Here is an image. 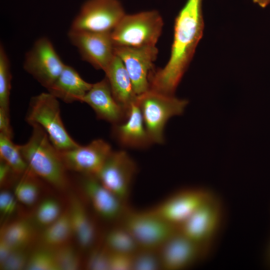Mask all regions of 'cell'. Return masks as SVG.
I'll return each mask as SVG.
<instances>
[{"instance_id": "obj_1", "label": "cell", "mask_w": 270, "mask_h": 270, "mask_svg": "<svg viewBox=\"0 0 270 270\" xmlns=\"http://www.w3.org/2000/svg\"><path fill=\"white\" fill-rule=\"evenodd\" d=\"M203 0H187L176 16L170 58L164 67L154 70L150 88L174 96L194 55L204 32Z\"/></svg>"}, {"instance_id": "obj_2", "label": "cell", "mask_w": 270, "mask_h": 270, "mask_svg": "<svg viewBox=\"0 0 270 270\" xmlns=\"http://www.w3.org/2000/svg\"><path fill=\"white\" fill-rule=\"evenodd\" d=\"M29 140L18 145L28 170L53 186L64 190L68 185L66 168L58 150L53 145L45 131L32 125Z\"/></svg>"}, {"instance_id": "obj_3", "label": "cell", "mask_w": 270, "mask_h": 270, "mask_svg": "<svg viewBox=\"0 0 270 270\" xmlns=\"http://www.w3.org/2000/svg\"><path fill=\"white\" fill-rule=\"evenodd\" d=\"M163 26V19L156 10L126 14L111 32V36L114 46H156Z\"/></svg>"}, {"instance_id": "obj_4", "label": "cell", "mask_w": 270, "mask_h": 270, "mask_svg": "<svg viewBox=\"0 0 270 270\" xmlns=\"http://www.w3.org/2000/svg\"><path fill=\"white\" fill-rule=\"evenodd\" d=\"M26 120L31 126H40L59 151L70 150L79 145L70 136L63 124L58 98L49 92H42L31 98Z\"/></svg>"}, {"instance_id": "obj_5", "label": "cell", "mask_w": 270, "mask_h": 270, "mask_svg": "<svg viewBox=\"0 0 270 270\" xmlns=\"http://www.w3.org/2000/svg\"><path fill=\"white\" fill-rule=\"evenodd\" d=\"M136 102L152 142L160 144L164 142L166 123L172 116L182 114L188 101L150 89L138 96Z\"/></svg>"}, {"instance_id": "obj_6", "label": "cell", "mask_w": 270, "mask_h": 270, "mask_svg": "<svg viewBox=\"0 0 270 270\" xmlns=\"http://www.w3.org/2000/svg\"><path fill=\"white\" fill-rule=\"evenodd\" d=\"M132 234L141 249L158 250L178 228L150 210L136 211L130 208L119 222Z\"/></svg>"}, {"instance_id": "obj_7", "label": "cell", "mask_w": 270, "mask_h": 270, "mask_svg": "<svg viewBox=\"0 0 270 270\" xmlns=\"http://www.w3.org/2000/svg\"><path fill=\"white\" fill-rule=\"evenodd\" d=\"M224 214L222 202L214 196L178 227V232L211 250L222 227Z\"/></svg>"}, {"instance_id": "obj_8", "label": "cell", "mask_w": 270, "mask_h": 270, "mask_svg": "<svg viewBox=\"0 0 270 270\" xmlns=\"http://www.w3.org/2000/svg\"><path fill=\"white\" fill-rule=\"evenodd\" d=\"M125 14L118 0H88L72 22L70 30L111 32Z\"/></svg>"}, {"instance_id": "obj_9", "label": "cell", "mask_w": 270, "mask_h": 270, "mask_svg": "<svg viewBox=\"0 0 270 270\" xmlns=\"http://www.w3.org/2000/svg\"><path fill=\"white\" fill-rule=\"evenodd\" d=\"M214 196L207 188H192L182 189L150 210L178 228Z\"/></svg>"}, {"instance_id": "obj_10", "label": "cell", "mask_w": 270, "mask_h": 270, "mask_svg": "<svg viewBox=\"0 0 270 270\" xmlns=\"http://www.w3.org/2000/svg\"><path fill=\"white\" fill-rule=\"evenodd\" d=\"M65 64L46 37L38 38L25 56L24 70L48 90L57 80Z\"/></svg>"}, {"instance_id": "obj_11", "label": "cell", "mask_w": 270, "mask_h": 270, "mask_svg": "<svg viewBox=\"0 0 270 270\" xmlns=\"http://www.w3.org/2000/svg\"><path fill=\"white\" fill-rule=\"evenodd\" d=\"M136 172V164L126 151L112 150L96 176L106 188L127 202Z\"/></svg>"}, {"instance_id": "obj_12", "label": "cell", "mask_w": 270, "mask_h": 270, "mask_svg": "<svg viewBox=\"0 0 270 270\" xmlns=\"http://www.w3.org/2000/svg\"><path fill=\"white\" fill-rule=\"evenodd\" d=\"M158 50L156 46L142 47L114 46V54L123 62L137 96L150 88V76Z\"/></svg>"}, {"instance_id": "obj_13", "label": "cell", "mask_w": 270, "mask_h": 270, "mask_svg": "<svg viewBox=\"0 0 270 270\" xmlns=\"http://www.w3.org/2000/svg\"><path fill=\"white\" fill-rule=\"evenodd\" d=\"M68 36L82 59L97 70L104 72L115 56L111 32L70 30Z\"/></svg>"}, {"instance_id": "obj_14", "label": "cell", "mask_w": 270, "mask_h": 270, "mask_svg": "<svg viewBox=\"0 0 270 270\" xmlns=\"http://www.w3.org/2000/svg\"><path fill=\"white\" fill-rule=\"evenodd\" d=\"M210 250L178 231L158 250L162 268L182 270L189 268L204 260Z\"/></svg>"}, {"instance_id": "obj_15", "label": "cell", "mask_w": 270, "mask_h": 270, "mask_svg": "<svg viewBox=\"0 0 270 270\" xmlns=\"http://www.w3.org/2000/svg\"><path fill=\"white\" fill-rule=\"evenodd\" d=\"M112 150L110 145L102 139H96L86 146L60 151L67 170L83 175L96 176Z\"/></svg>"}, {"instance_id": "obj_16", "label": "cell", "mask_w": 270, "mask_h": 270, "mask_svg": "<svg viewBox=\"0 0 270 270\" xmlns=\"http://www.w3.org/2000/svg\"><path fill=\"white\" fill-rule=\"evenodd\" d=\"M84 176L82 189L96 214L106 220L120 222L129 208L126 202L106 188L95 176Z\"/></svg>"}, {"instance_id": "obj_17", "label": "cell", "mask_w": 270, "mask_h": 270, "mask_svg": "<svg viewBox=\"0 0 270 270\" xmlns=\"http://www.w3.org/2000/svg\"><path fill=\"white\" fill-rule=\"evenodd\" d=\"M81 102L88 104L98 118L107 121L112 125L124 122L128 116L129 112L114 96L106 77L92 84Z\"/></svg>"}, {"instance_id": "obj_18", "label": "cell", "mask_w": 270, "mask_h": 270, "mask_svg": "<svg viewBox=\"0 0 270 270\" xmlns=\"http://www.w3.org/2000/svg\"><path fill=\"white\" fill-rule=\"evenodd\" d=\"M112 134L119 144L126 148L144 149L153 143L136 100L132 104L126 120L113 125Z\"/></svg>"}, {"instance_id": "obj_19", "label": "cell", "mask_w": 270, "mask_h": 270, "mask_svg": "<svg viewBox=\"0 0 270 270\" xmlns=\"http://www.w3.org/2000/svg\"><path fill=\"white\" fill-rule=\"evenodd\" d=\"M92 85V84L83 80L74 68L66 64L57 80L48 90L66 103L81 102Z\"/></svg>"}, {"instance_id": "obj_20", "label": "cell", "mask_w": 270, "mask_h": 270, "mask_svg": "<svg viewBox=\"0 0 270 270\" xmlns=\"http://www.w3.org/2000/svg\"><path fill=\"white\" fill-rule=\"evenodd\" d=\"M104 72L115 99L129 112L138 96L123 62L116 54Z\"/></svg>"}, {"instance_id": "obj_21", "label": "cell", "mask_w": 270, "mask_h": 270, "mask_svg": "<svg viewBox=\"0 0 270 270\" xmlns=\"http://www.w3.org/2000/svg\"><path fill=\"white\" fill-rule=\"evenodd\" d=\"M70 214L74 236L82 248L89 250L94 246L97 238V228L81 201L74 195L70 200Z\"/></svg>"}, {"instance_id": "obj_22", "label": "cell", "mask_w": 270, "mask_h": 270, "mask_svg": "<svg viewBox=\"0 0 270 270\" xmlns=\"http://www.w3.org/2000/svg\"><path fill=\"white\" fill-rule=\"evenodd\" d=\"M73 232L68 210L45 228L40 236L42 246L54 249L68 244Z\"/></svg>"}, {"instance_id": "obj_23", "label": "cell", "mask_w": 270, "mask_h": 270, "mask_svg": "<svg viewBox=\"0 0 270 270\" xmlns=\"http://www.w3.org/2000/svg\"><path fill=\"white\" fill-rule=\"evenodd\" d=\"M34 236V228L30 222L26 220L10 222L0 229V240L14 250L27 248Z\"/></svg>"}, {"instance_id": "obj_24", "label": "cell", "mask_w": 270, "mask_h": 270, "mask_svg": "<svg viewBox=\"0 0 270 270\" xmlns=\"http://www.w3.org/2000/svg\"><path fill=\"white\" fill-rule=\"evenodd\" d=\"M104 246L110 252L130 254H134L140 249L132 234L120 223L106 234Z\"/></svg>"}, {"instance_id": "obj_25", "label": "cell", "mask_w": 270, "mask_h": 270, "mask_svg": "<svg viewBox=\"0 0 270 270\" xmlns=\"http://www.w3.org/2000/svg\"><path fill=\"white\" fill-rule=\"evenodd\" d=\"M0 157L18 175H21L28 169L18 145L12 142V138L2 133H0Z\"/></svg>"}, {"instance_id": "obj_26", "label": "cell", "mask_w": 270, "mask_h": 270, "mask_svg": "<svg viewBox=\"0 0 270 270\" xmlns=\"http://www.w3.org/2000/svg\"><path fill=\"white\" fill-rule=\"evenodd\" d=\"M37 177L28 169L22 174V177L15 186L14 194L22 204L31 206L37 200L40 190L35 180Z\"/></svg>"}, {"instance_id": "obj_27", "label": "cell", "mask_w": 270, "mask_h": 270, "mask_svg": "<svg viewBox=\"0 0 270 270\" xmlns=\"http://www.w3.org/2000/svg\"><path fill=\"white\" fill-rule=\"evenodd\" d=\"M12 74L8 57L2 44L0 46V108L10 112Z\"/></svg>"}, {"instance_id": "obj_28", "label": "cell", "mask_w": 270, "mask_h": 270, "mask_svg": "<svg viewBox=\"0 0 270 270\" xmlns=\"http://www.w3.org/2000/svg\"><path fill=\"white\" fill-rule=\"evenodd\" d=\"M28 270H60L54 250L42 246L30 254L26 268Z\"/></svg>"}, {"instance_id": "obj_29", "label": "cell", "mask_w": 270, "mask_h": 270, "mask_svg": "<svg viewBox=\"0 0 270 270\" xmlns=\"http://www.w3.org/2000/svg\"><path fill=\"white\" fill-rule=\"evenodd\" d=\"M60 207L57 200L46 198L41 202L35 212V221L41 226L46 227L60 216Z\"/></svg>"}, {"instance_id": "obj_30", "label": "cell", "mask_w": 270, "mask_h": 270, "mask_svg": "<svg viewBox=\"0 0 270 270\" xmlns=\"http://www.w3.org/2000/svg\"><path fill=\"white\" fill-rule=\"evenodd\" d=\"M162 268L158 250L140 248L133 254L134 270H156Z\"/></svg>"}, {"instance_id": "obj_31", "label": "cell", "mask_w": 270, "mask_h": 270, "mask_svg": "<svg viewBox=\"0 0 270 270\" xmlns=\"http://www.w3.org/2000/svg\"><path fill=\"white\" fill-rule=\"evenodd\" d=\"M60 270H76L80 266L77 252L68 244L53 249Z\"/></svg>"}, {"instance_id": "obj_32", "label": "cell", "mask_w": 270, "mask_h": 270, "mask_svg": "<svg viewBox=\"0 0 270 270\" xmlns=\"http://www.w3.org/2000/svg\"><path fill=\"white\" fill-rule=\"evenodd\" d=\"M109 250L105 247L92 248L86 262V268L91 270H110Z\"/></svg>"}, {"instance_id": "obj_33", "label": "cell", "mask_w": 270, "mask_h": 270, "mask_svg": "<svg viewBox=\"0 0 270 270\" xmlns=\"http://www.w3.org/2000/svg\"><path fill=\"white\" fill-rule=\"evenodd\" d=\"M26 248L14 250L7 258L0 264V270L26 269L30 256Z\"/></svg>"}, {"instance_id": "obj_34", "label": "cell", "mask_w": 270, "mask_h": 270, "mask_svg": "<svg viewBox=\"0 0 270 270\" xmlns=\"http://www.w3.org/2000/svg\"><path fill=\"white\" fill-rule=\"evenodd\" d=\"M132 266L133 254L110 252V270H132Z\"/></svg>"}, {"instance_id": "obj_35", "label": "cell", "mask_w": 270, "mask_h": 270, "mask_svg": "<svg viewBox=\"0 0 270 270\" xmlns=\"http://www.w3.org/2000/svg\"><path fill=\"white\" fill-rule=\"evenodd\" d=\"M18 201L14 194L8 190H2L0 194V210L3 216H9L14 212Z\"/></svg>"}, {"instance_id": "obj_36", "label": "cell", "mask_w": 270, "mask_h": 270, "mask_svg": "<svg viewBox=\"0 0 270 270\" xmlns=\"http://www.w3.org/2000/svg\"><path fill=\"white\" fill-rule=\"evenodd\" d=\"M0 133L12 138L13 132L10 124V112L0 108Z\"/></svg>"}, {"instance_id": "obj_37", "label": "cell", "mask_w": 270, "mask_h": 270, "mask_svg": "<svg viewBox=\"0 0 270 270\" xmlns=\"http://www.w3.org/2000/svg\"><path fill=\"white\" fill-rule=\"evenodd\" d=\"M14 175L17 174L12 168L4 160L0 161V186L7 184Z\"/></svg>"}, {"instance_id": "obj_38", "label": "cell", "mask_w": 270, "mask_h": 270, "mask_svg": "<svg viewBox=\"0 0 270 270\" xmlns=\"http://www.w3.org/2000/svg\"><path fill=\"white\" fill-rule=\"evenodd\" d=\"M14 250L3 241L0 240V264Z\"/></svg>"}, {"instance_id": "obj_39", "label": "cell", "mask_w": 270, "mask_h": 270, "mask_svg": "<svg viewBox=\"0 0 270 270\" xmlns=\"http://www.w3.org/2000/svg\"><path fill=\"white\" fill-rule=\"evenodd\" d=\"M253 1L262 7H265L270 3V0H253Z\"/></svg>"}]
</instances>
